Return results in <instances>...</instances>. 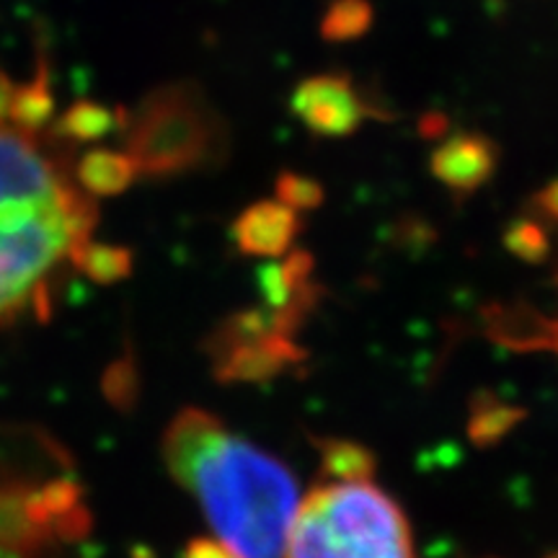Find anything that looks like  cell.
Returning <instances> with one entry per match:
<instances>
[{
	"mask_svg": "<svg viewBox=\"0 0 558 558\" xmlns=\"http://www.w3.org/2000/svg\"><path fill=\"white\" fill-rule=\"evenodd\" d=\"M320 465L333 481H369L375 471V458L357 442L329 439L320 445Z\"/></svg>",
	"mask_w": 558,
	"mask_h": 558,
	"instance_id": "cell-9",
	"label": "cell"
},
{
	"mask_svg": "<svg viewBox=\"0 0 558 558\" xmlns=\"http://www.w3.org/2000/svg\"><path fill=\"white\" fill-rule=\"evenodd\" d=\"M373 24V5L367 0H333L320 21V34L329 41H352Z\"/></svg>",
	"mask_w": 558,
	"mask_h": 558,
	"instance_id": "cell-10",
	"label": "cell"
},
{
	"mask_svg": "<svg viewBox=\"0 0 558 558\" xmlns=\"http://www.w3.org/2000/svg\"><path fill=\"white\" fill-rule=\"evenodd\" d=\"M507 248L525 262H543L548 254V235L538 222L522 220L507 230Z\"/></svg>",
	"mask_w": 558,
	"mask_h": 558,
	"instance_id": "cell-14",
	"label": "cell"
},
{
	"mask_svg": "<svg viewBox=\"0 0 558 558\" xmlns=\"http://www.w3.org/2000/svg\"><path fill=\"white\" fill-rule=\"evenodd\" d=\"M213 145V122L202 101L186 90H163L143 109L132 130L128 156L137 171L171 173L205 160Z\"/></svg>",
	"mask_w": 558,
	"mask_h": 558,
	"instance_id": "cell-4",
	"label": "cell"
},
{
	"mask_svg": "<svg viewBox=\"0 0 558 558\" xmlns=\"http://www.w3.org/2000/svg\"><path fill=\"white\" fill-rule=\"evenodd\" d=\"M520 411L505 403H488L486 409H478L471 418V437L478 445H492L497 442L501 435H507L509 429L518 424Z\"/></svg>",
	"mask_w": 558,
	"mask_h": 558,
	"instance_id": "cell-11",
	"label": "cell"
},
{
	"mask_svg": "<svg viewBox=\"0 0 558 558\" xmlns=\"http://www.w3.org/2000/svg\"><path fill=\"white\" fill-rule=\"evenodd\" d=\"M109 111L86 104V107L70 109L65 124H62V132L75 140H94L109 130Z\"/></svg>",
	"mask_w": 558,
	"mask_h": 558,
	"instance_id": "cell-15",
	"label": "cell"
},
{
	"mask_svg": "<svg viewBox=\"0 0 558 558\" xmlns=\"http://www.w3.org/2000/svg\"><path fill=\"white\" fill-rule=\"evenodd\" d=\"M292 114L320 137H349L367 117V104L347 75H313L295 88Z\"/></svg>",
	"mask_w": 558,
	"mask_h": 558,
	"instance_id": "cell-5",
	"label": "cell"
},
{
	"mask_svg": "<svg viewBox=\"0 0 558 558\" xmlns=\"http://www.w3.org/2000/svg\"><path fill=\"white\" fill-rule=\"evenodd\" d=\"M550 558H558V554H556V556H550Z\"/></svg>",
	"mask_w": 558,
	"mask_h": 558,
	"instance_id": "cell-18",
	"label": "cell"
},
{
	"mask_svg": "<svg viewBox=\"0 0 558 558\" xmlns=\"http://www.w3.org/2000/svg\"><path fill=\"white\" fill-rule=\"evenodd\" d=\"M166 469L194 499L220 543L241 558H284L298 484L277 458L186 409L163 437Z\"/></svg>",
	"mask_w": 558,
	"mask_h": 558,
	"instance_id": "cell-2",
	"label": "cell"
},
{
	"mask_svg": "<svg viewBox=\"0 0 558 558\" xmlns=\"http://www.w3.org/2000/svg\"><path fill=\"white\" fill-rule=\"evenodd\" d=\"M184 558H241L239 554H233L226 543H220L218 538H207V541H192L190 548H186Z\"/></svg>",
	"mask_w": 558,
	"mask_h": 558,
	"instance_id": "cell-16",
	"label": "cell"
},
{
	"mask_svg": "<svg viewBox=\"0 0 558 558\" xmlns=\"http://www.w3.org/2000/svg\"><path fill=\"white\" fill-rule=\"evenodd\" d=\"M135 171V163L124 153L90 150L75 169V177L88 194H114L130 184Z\"/></svg>",
	"mask_w": 558,
	"mask_h": 558,
	"instance_id": "cell-8",
	"label": "cell"
},
{
	"mask_svg": "<svg viewBox=\"0 0 558 558\" xmlns=\"http://www.w3.org/2000/svg\"><path fill=\"white\" fill-rule=\"evenodd\" d=\"M300 220L295 209L282 205L279 199L256 202L243 209L241 218L233 226V241L248 256H264V259H279L290 254L295 243Z\"/></svg>",
	"mask_w": 558,
	"mask_h": 558,
	"instance_id": "cell-7",
	"label": "cell"
},
{
	"mask_svg": "<svg viewBox=\"0 0 558 558\" xmlns=\"http://www.w3.org/2000/svg\"><path fill=\"white\" fill-rule=\"evenodd\" d=\"M284 558H416L401 507L369 481H333L298 505Z\"/></svg>",
	"mask_w": 558,
	"mask_h": 558,
	"instance_id": "cell-3",
	"label": "cell"
},
{
	"mask_svg": "<svg viewBox=\"0 0 558 558\" xmlns=\"http://www.w3.org/2000/svg\"><path fill=\"white\" fill-rule=\"evenodd\" d=\"M96 207L41 128L0 117V324L50 311L52 284L78 269Z\"/></svg>",
	"mask_w": 558,
	"mask_h": 558,
	"instance_id": "cell-1",
	"label": "cell"
},
{
	"mask_svg": "<svg viewBox=\"0 0 558 558\" xmlns=\"http://www.w3.org/2000/svg\"><path fill=\"white\" fill-rule=\"evenodd\" d=\"M556 347H558V337H556Z\"/></svg>",
	"mask_w": 558,
	"mask_h": 558,
	"instance_id": "cell-19",
	"label": "cell"
},
{
	"mask_svg": "<svg viewBox=\"0 0 558 558\" xmlns=\"http://www.w3.org/2000/svg\"><path fill=\"white\" fill-rule=\"evenodd\" d=\"M78 269H83L94 279H99V282H111V279H120L122 275H128L130 254L122 248H107L88 243L81 256Z\"/></svg>",
	"mask_w": 558,
	"mask_h": 558,
	"instance_id": "cell-12",
	"label": "cell"
},
{
	"mask_svg": "<svg viewBox=\"0 0 558 558\" xmlns=\"http://www.w3.org/2000/svg\"><path fill=\"white\" fill-rule=\"evenodd\" d=\"M538 209L558 222V181H550L546 190L538 192Z\"/></svg>",
	"mask_w": 558,
	"mask_h": 558,
	"instance_id": "cell-17",
	"label": "cell"
},
{
	"mask_svg": "<svg viewBox=\"0 0 558 558\" xmlns=\"http://www.w3.org/2000/svg\"><path fill=\"white\" fill-rule=\"evenodd\" d=\"M277 199L290 209H295V213H300V209H316L324 202V190H320L316 179L288 171L277 179Z\"/></svg>",
	"mask_w": 558,
	"mask_h": 558,
	"instance_id": "cell-13",
	"label": "cell"
},
{
	"mask_svg": "<svg viewBox=\"0 0 558 558\" xmlns=\"http://www.w3.org/2000/svg\"><path fill=\"white\" fill-rule=\"evenodd\" d=\"M497 145L476 132H458L437 145L429 166L435 179L456 194L481 190L497 171Z\"/></svg>",
	"mask_w": 558,
	"mask_h": 558,
	"instance_id": "cell-6",
	"label": "cell"
}]
</instances>
